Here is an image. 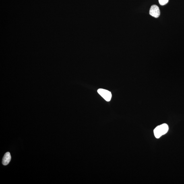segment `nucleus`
Returning a JSON list of instances; mask_svg holds the SVG:
<instances>
[{"mask_svg":"<svg viewBox=\"0 0 184 184\" xmlns=\"http://www.w3.org/2000/svg\"><path fill=\"white\" fill-rule=\"evenodd\" d=\"M98 92L106 101H110L111 100L112 95L111 92L110 91L104 89H99L98 90Z\"/></svg>","mask_w":184,"mask_h":184,"instance_id":"2","label":"nucleus"},{"mask_svg":"<svg viewBox=\"0 0 184 184\" xmlns=\"http://www.w3.org/2000/svg\"><path fill=\"white\" fill-rule=\"evenodd\" d=\"M11 160V156L10 153L7 152L4 156L3 160L2 163L4 165H7L10 162Z\"/></svg>","mask_w":184,"mask_h":184,"instance_id":"4","label":"nucleus"},{"mask_svg":"<svg viewBox=\"0 0 184 184\" xmlns=\"http://www.w3.org/2000/svg\"><path fill=\"white\" fill-rule=\"evenodd\" d=\"M150 14L151 16L155 18H158L160 16V12L157 6L153 5L152 6L150 9Z\"/></svg>","mask_w":184,"mask_h":184,"instance_id":"3","label":"nucleus"},{"mask_svg":"<svg viewBox=\"0 0 184 184\" xmlns=\"http://www.w3.org/2000/svg\"><path fill=\"white\" fill-rule=\"evenodd\" d=\"M159 3L161 5H164L167 4L168 2V0H159Z\"/></svg>","mask_w":184,"mask_h":184,"instance_id":"5","label":"nucleus"},{"mask_svg":"<svg viewBox=\"0 0 184 184\" xmlns=\"http://www.w3.org/2000/svg\"><path fill=\"white\" fill-rule=\"evenodd\" d=\"M169 127L168 125L166 123L158 126L155 128L154 130V133L155 136L157 139L160 137L167 133Z\"/></svg>","mask_w":184,"mask_h":184,"instance_id":"1","label":"nucleus"}]
</instances>
